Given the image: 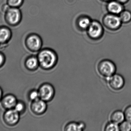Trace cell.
Instances as JSON below:
<instances>
[{
	"label": "cell",
	"instance_id": "obj_5",
	"mask_svg": "<svg viewBox=\"0 0 131 131\" xmlns=\"http://www.w3.org/2000/svg\"><path fill=\"white\" fill-rule=\"evenodd\" d=\"M26 48L31 52H39L41 50L43 45L42 39L40 36L36 34H31L25 39Z\"/></svg>",
	"mask_w": 131,
	"mask_h": 131
},
{
	"label": "cell",
	"instance_id": "obj_18",
	"mask_svg": "<svg viewBox=\"0 0 131 131\" xmlns=\"http://www.w3.org/2000/svg\"><path fill=\"white\" fill-rule=\"evenodd\" d=\"M118 15L122 24H128L130 22L131 12L130 11L124 9Z\"/></svg>",
	"mask_w": 131,
	"mask_h": 131
},
{
	"label": "cell",
	"instance_id": "obj_26",
	"mask_svg": "<svg viewBox=\"0 0 131 131\" xmlns=\"http://www.w3.org/2000/svg\"><path fill=\"white\" fill-rule=\"evenodd\" d=\"M116 1L124 5L127 3L129 1V0H116Z\"/></svg>",
	"mask_w": 131,
	"mask_h": 131
},
{
	"label": "cell",
	"instance_id": "obj_12",
	"mask_svg": "<svg viewBox=\"0 0 131 131\" xmlns=\"http://www.w3.org/2000/svg\"><path fill=\"white\" fill-rule=\"evenodd\" d=\"M107 9L109 13L119 15L124 10V6L116 0H112L108 3Z\"/></svg>",
	"mask_w": 131,
	"mask_h": 131
},
{
	"label": "cell",
	"instance_id": "obj_17",
	"mask_svg": "<svg viewBox=\"0 0 131 131\" xmlns=\"http://www.w3.org/2000/svg\"><path fill=\"white\" fill-rule=\"evenodd\" d=\"M91 22V19L88 17H81L78 21V26L82 30H87Z\"/></svg>",
	"mask_w": 131,
	"mask_h": 131
},
{
	"label": "cell",
	"instance_id": "obj_2",
	"mask_svg": "<svg viewBox=\"0 0 131 131\" xmlns=\"http://www.w3.org/2000/svg\"><path fill=\"white\" fill-rule=\"evenodd\" d=\"M97 70L101 75L107 79L115 74L116 67L112 61L104 59L101 61L98 64Z\"/></svg>",
	"mask_w": 131,
	"mask_h": 131
},
{
	"label": "cell",
	"instance_id": "obj_19",
	"mask_svg": "<svg viewBox=\"0 0 131 131\" xmlns=\"http://www.w3.org/2000/svg\"><path fill=\"white\" fill-rule=\"evenodd\" d=\"M14 109L20 114H22L25 112L26 110V106L25 103L21 101H18L15 106Z\"/></svg>",
	"mask_w": 131,
	"mask_h": 131
},
{
	"label": "cell",
	"instance_id": "obj_8",
	"mask_svg": "<svg viewBox=\"0 0 131 131\" xmlns=\"http://www.w3.org/2000/svg\"><path fill=\"white\" fill-rule=\"evenodd\" d=\"M20 115L14 108L6 110L3 114V120L8 126L14 127L19 122Z\"/></svg>",
	"mask_w": 131,
	"mask_h": 131
},
{
	"label": "cell",
	"instance_id": "obj_22",
	"mask_svg": "<svg viewBox=\"0 0 131 131\" xmlns=\"http://www.w3.org/2000/svg\"><path fill=\"white\" fill-rule=\"evenodd\" d=\"M28 98L31 102L40 98L38 90L33 89L30 91L28 94Z\"/></svg>",
	"mask_w": 131,
	"mask_h": 131
},
{
	"label": "cell",
	"instance_id": "obj_11",
	"mask_svg": "<svg viewBox=\"0 0 131 131\" xmlns=\"http://www.w3.org/2000/svg\"><path fill=\"white\" fill-rule=\"evenodd\" d=\"M107 79L109 86L113 90H120L124 84V78L119 75L114 74Z\"/></svg>",
	"mask_w": 131,
	"mask_h": 131
},
{
	"label": "cell",
	"instance_id": "obj_9",
	"mask_svg": "<svg viewBox=\"0 0 131 131\" xmlns=\"http://www.w3.org/2000/svg\"><path fill=\"white\" fill-rule=\"evenodd\" d=\"M47 102L40 98L31 102L30 110L36 115H41L46 112L47 109Z\"/></svg>",
	"mask_w": 131,
	"mask_h": 131
},
{
	"label": "cell",
	"instance_id": "obj_25",
	"mask_svg": "<svg viewBox=\"0 0 131 131\" xmlns=\"http://www.w3.org/2000/svg\"><path fill=\"white\" fill-rule=\"evenodd\" d=\"M6 58L3 53L0 52V68H1L5 64Z\"/></svg>",
	"mask_w": 131,
	"mask_h": 131
},
{
	"label": "cell",
	"instance_id": "obj_4",
	"mask_svg": "<svg viewBox=\"0 0 131 131\" xmlns=\"http://www.w3.org/2000/svg\"><path fill=\"white\" fill-rule=\"evenodd\" d=\"M38 91L40 98L47 102L51 101L55 95L54 87L50 83L42 84L39 87Z\"/></svg>",
	"mask_w": 131,
	"mask_h": 131
},
{
	"label": "cell",
	"instance_id": "obj_15",
	"mask_svg": "<svg viewBox=\"0 0 131 131\" xmlns=\"http://www.w3.org/2000/svg\"><path fill=\"white\" fill-rule=\"evenodd\" d=\"M11 32L9 28L6 27H0V45L7 43L10 39Z\"/></svg>",
	"mask_w": 131,
	"mask_h": 131
},
{
	"label": "cell",
	"instance_id": "obj_7",
	"mask_svg": "<svg viewBox=\"0 0 131 131\" xmlns=\"http://www.w3.org/2000/svg\"><path fill=\"white\" fill-rule=\"evenodd\" d=\"M87 33L89 38L93 40L101 38L104 33V29L101 24L97 21H92L87 29Z\"/></svg>",
	"mask_w": 131,
	"mask_h": 131
},
{
	"label": "cell",
	"instance_id": "obj_21",
	"mask_svg": "<svg viewBox=\"0 0 131 131\" xmlns=\"http://www.w3.org/2000/svg\"><path fill=\"white\" fill-rule=\"evenodd\" d=\"M24 0H7V4L10 7L18 8L23 4Z\"/></svg>",
	"mask_w": 131,
	"mask_h": 131
},
{
	"label": "cell",
	"instance_id": "obj_13",
	"mask_svg": "<svg viewBox=\"0 0 131 131\" xmlns=\"http://www.w3.org/2000/svg\"><path fill=\"white\" fill-rule=\"evenodd\" d=\"M25 67L30 71L36 70L40 67L37 56L31 55L28 57L25 61Z\"/></svg>",
	"mask_w": 131,
	"mask_h": 131
},
{
	"label": "cell",
	"instance_id": "obj_3",
	"mask_svg": "<svg viewBox=\"0 0 131 131\" xmlns=\"http://www.w3.org/2000/svg\"><path fill=\"white\" fill-rule=\"evenodd\" d=\"M102 23L106 28L112 31L120 29L122 24L119 15L111 13L107 14L103 17Z\"/></svg>",
	"mask_w": 131,
	"mask_h": 131
},
{
	"label": "cell",
	"instance_id": "obj_10",
	"mask_svg": "<svg viewBox=\"0 0 131 131\" xmlns=\"http://www.w3.org/2000/svg\"><path fill=\"white\" fill-rule=\"evenodd\" d=\"M18 100L16 97L12 94H8L2 97L1 104L2 107L5 110L13 109Z\"/></svg>",
	"mask_w": 131,
	"mask_h": 131
},
{
	"label": "cell",
	"instance_id": "obj_24",
	"mask_svg": "<svg viewBox=\"0 0 131 131\" xmlns=\"http://www.w3.org/2000/svg\"><path fill=\"white\" fill-rule=\"evenodd\" d=\"M124 114L125 120L131 123V106L126 108Z\"/></svg>",
	"mask_w": 131,
	"mask_h": 131
},
{
	"label": "cell",
	"instance_id": "obj_23",
	"mask_svg": "<svg viewBox=\"0 0 131 131\" xmlns=\"http://www.w3.org/2000/svg\"><path fill=\"white\" fill-rule=\"evenodd\" d=\"M120 130L122 131H130L131 130V123L126 120L121 124L119 126Z\"/></svg>",
	"mask_w": 131,
	"mask_h": 131
},
{
	"label": "cell",
	"instance_id": "obj_27",
	"mask_svg": "<svg viewBox=\"0 0 131 131\" xmlns=\"http://www.w3.org/2000/svg\"><path fill=\"white\" fill-rule=\"evenodd\" d=\"M3 97V92L2 88L0 87V102Z\"/></svg>",
	"mask_w": 131,
	"mask_h": 131
},
{
	"label": "cell",
	"instance_id": "obj_14",
	"mask_svg": "<svg viewBox=\"0 0 131 131\" xmlns=\"http://www.w3.org/2000/svg\"><path fill=\"white\" fill-rule=\"evenodd\" d=\"M85 124L83 122H69L64 127V131H83L85 128Z\"/></svg>",
	"mask_w": 131,
	"mask_h": 131
},
{
	"label": "cell",
	"instance_id": "obj_28",
	"mask_svg": "<svg viewBox=\"0 0 131 131\" xmlns=\"http://www.w3.org/2000/svg\"><path fill=\"white\" fill-rule=\"evenodd\" d=\"M103 2H109L110 1H112V0H101Z\"/></svg>",
	"mask_w": 131,
	"mask_h": 131
},
{
	"label": "cell",
	"instance_id": "obj_6",
	"mask_svg": "<svg viewBox=\"0 0 131 131\" xmlns=\"http://www.w3.org/2000/svg\"><path fill=\"white\" fill-rule=\"evenodd\" d=\"M5 12V21L8 24L15 26L20 23L21 19V14L18 8L9 7Z\"/></svg>",
	"mask_w": 131,
	"mask_h": 131
},
{
	"label": "cell",
	"instance_id": "obj_16",
	"mask_svg": "<svg viewBox=\"0 0 131 131\" xmlns=\"http://www.w3.org/2000/svg\"><path fill=\"white\" fill-rule=\"evenodd\" d=\"M125 119L124 114L121 111L114 112L111 115V122L118 125L123 122Z\"/></svg>",
	"mask_w": 131,
	"mask_h": 131
},
{
	"label": "cell",
	"instance_id": "obj_1",
	"mask_svg": "<svg viewBox=\"0 0 131 131\" xmlns=\"http://www.w3.org/2000/svg\"><path fill=\"white\" fill-rule=\"evenodd\" d=\"M37 57L40 67L46 70L53 68L58 61V56L57 53L50 48L41 49L38 52Z\"/></svg>",
	"mask_w": 131,
	"mask_h": 131
},
{
	"label": "cell",
	"instance_id": "obj_20",
	"mask_svg": "<svg viewBox=\"0 0 131 131\" xmlns=\"http://www.w3.org/2000/svg\"><path fill=\"white\" fill-rule=\"evenodd\" d=\"M106 131H118L120 130L119 126L118 124L114 122H111L108 123L105 126L104 129Z\"/></svg>",
	"mask_w": 131,
	"mask_h": 131
}]
</instances>
